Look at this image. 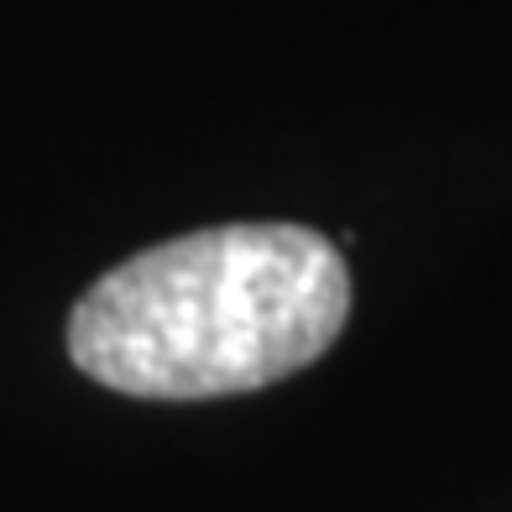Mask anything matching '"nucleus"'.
Instances as JSON below:
<instances>
[{
    "instance_id": "1",
    "label": "nucleus",
    "mask_w": 512,
    "mask_h": 512,
    "mask_svg": "<svg viewBox=\"0 0 512 512\" xmlns=\"http://www.w3.org/2000/svg\"><path fill=\"white\" fill-rule=\"evenodd\" d=\"M351 272L309 225H215L136 251L68 314V356L126 398L194 403L314 366L345 330Z\"/></svg>"
}]
</instances>
